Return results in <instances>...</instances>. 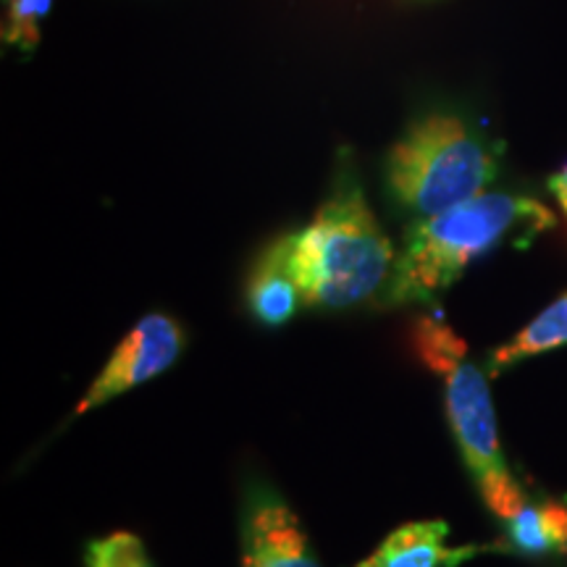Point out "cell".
<instances>
[{"mask_svg":"<svg viewBox=\"0 0 567 567\" xmlns=\"http://www.w3.org/2000/svg\"><path fill=\"white\" fill-rule=\"evenodd\" d=\"M87 567H153L145 544L130 530H113V534L95 538L84 551Z\"/></svg>","mask_w":567,"mask_h":567,"instance_id":"obj_11","label":"cell"},{"mask_svg":"<svg viewBox=\"0 0 567 567\" xmlns=\"http://www.w3.org/2000/svg\"><path fill=\"white\" fill-rule=\"evenodd\" d=\"M245 300L258 323L284 326L292 321L302 297L292 268H289V234L276 237L258 255L250 274H247Z\"/></svg>","mask_w":567,"mask_h":567,"instance_id":"obj_7","label":"cell"},{"mask_svg":"<svg viewBox=\"0 0 567 567\" xmlns=\"http://www.w3.org/2000/svg\"><path fill=\"white\" fill-rule=\"evenodd\" d=\"M450 526L444 520L408 523L392 530L371 557L354 567H457L484 547H446Z\"/></svg>","mask_w":567,"mask_h":567,"instance_id":"obj_8","label":"cell"},{"mask_svg":"<svg viewBox=\"0 0 567 567\" xmlns=\"http://www.w3.org/2000/svg\"><path fill=\"white\" fill-rule=\"evenodd\" d=\"M243 567H321L297 515L268 488L247 499Z\"/></svg>","mask_w":567,"mask_h":567,"instance_id":"obj_6","label":"cell"},{"mask_svg":"<svg viewBox=\"0 0 567 567\" xmlns=\"http://www.w3.org/2000/svg\"><path fill=\"white\" fill-rule=\"evenodd\" d=\"M551 226L555 213L547 205L507 193H484L439 216L417 218L405 231V243L384 289V302L434 300L481 255L505 243L528 245Z\"/></svg>","mask_w":567,"mask_h":567,"instance_id":"obj_2","label":"cell"},{"mask_svg":"<svg viewBox=\"0 0 567 567\" xmlns=\"http://www.w3.org/2000/svg\"><path fill=\"white\" fill-rule=\"evenodd\" d=\"M496 174L499 147L450 111L413 118L384 163L389 195L417 218L439 216L484 195Z\"/></svg>","mask_w":567,"mask_h":567,"instance_id":"obj_3","label":"cell"},{"mask_svg":"<svg viewBox=\"0 0 567 567\" xmlns=\"http://www.w3.org/2000/svg\"><path fill=\"white\" fill-rule=\"evenodd\" d=\"M53 0H6L3 45L32 55L40 45V27L51 11Z\"/></svg>","mask_w":567,"mask_h":567,"instance_id":"obj_10","label":"cell"},{"mask_svg":"<svg viewBox=\"0 0 567 567\" xmlns=\"http://www.w3.org/2000/svg\"><path fill=\"white\" fill-rule=\"evenodd\" d=\"M507 534L513 538V547L523 555H547L555 551V542H551L547 520H544V505L536 507L526 502L517 513L505 520Z\"/></svg>","mask_w":567,"mask_h":567,"instance_id":"obj_12","label":"cell"},{"mask_svg":"<svg viewBox=\"0 0 567 567\" xmlns=\"http://www.w3.org/2000/svg\"><path fill=\"white\" fill-rule=\"evenodd\" d=\"M410 347L425 368L444 379V402L452 434L481 492L509 478L486 375L467 360L463 339L439 318H417L410 331Z\"/></svg>","mask_w":567,"mask_h":567,"instance_id":"obj_4","label":"cell"},{"mask_svg":"<svg viewBox=\"0 0 567 567\" xmlns=\"http://www.w3.org/2000/svg\"><path fill=\"white\" fill-rule=\"evenodd\" d=\"M184 344H187V334L176 318L166 313L145 316L113 350L109 363L95 375L87 394L76 405L74 415L103 408L113 396L158 379L182 358Z\"/></svg>","mask_w":567,"mask_h":567,"instance_id":"obj_5","label":"cell"},{"mask_svg":"<svg viewBox=\"0 0 567 567\" xmlns=\"http://www.w3.org/2000/svg\"><path fill=\"white\" fill-rule=\"evenodd\" d=\"M549 189H551V195L557 197L559 208H563L565 216H567V163L563 168H559L557 174L549 176Z\"/></svg>","mask_w":567,"mask_h":567,"instance_id":"obj_13","label":"cell"},{"mask_svg":"<svg viewBox=\"0 0 567 567\" xmlns=\"http://www.w3.org/2000/svg\"><path fill=\"white\" fill-rule=\"evenodd\" d=\"M394 247L373 216L352 151H339L329 197L313 221L289 231V268L305 305L344 310L384 292Z\"/></svg>","mask_w":567,"mask_h":567,"instance_id":"obj_1","label":"cell"},{"mask_svg":"<svg viewBox=\"0 0 567 567\" xmlns=\"http://www.w3.org/2000/svg\"><path fill=\"white\" fill-rule=\"evenodd\" d=\"M563 344H567V292L557 297L544 313H538L513 342L492 354V373H499L502 368L520 363L530 354H542Z\"/></svg>","mask_w":567,"mask_h":567,"instance_id":"obj_9","label":"cell"}]
</instances>
